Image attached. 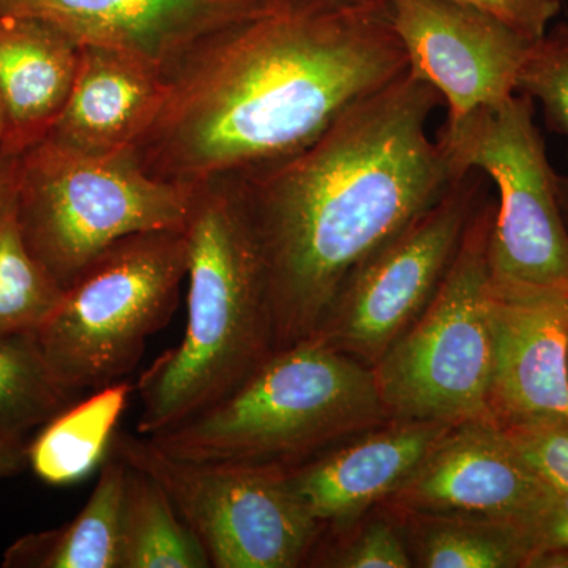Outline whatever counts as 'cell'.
<instances>
[{
    "instance_id": "1",
    "label": "cell",
    "mask_w": 568,
    "mask_h": 568,
    "mask_svg": "<svg viewBox=\"0 0 568 568\" xmlns=\"http://www.w3.org/2000/svg\"><path fill=\"white\" fill-rule=\"evenodd\" d=\"M405 73L387 0H275L163 74L162 104L133 151L153 179L186 189L241 178L304 151Z\"/></svg>"
},
{
    "instance_id": "2",
    "label": "cell",
    "mask_w": 568,
    "mask_h": 568,
    "mask_svg": "<svg viewBox=\"0 0 568 568\" xmlns=\"http://www.w3.org/2000/svg\"><path fill=\"white\" fill-rule=\"evenodd\" d=\"M443 103L407 71L304 151L235 178L263 254L275 349L315 334L347 276L458 179L428 136Z\"/></svg>"
},
{
    "instance_id": "3",
    "label": "cell",
    "mask_w": 568,
    "mask_h": 568,
    "mask_svg": "<svg viewBox=\"0 0 568 568\" xmlns=\"http://www.w3.org/2000/svg\"><path fill=\"white\" fill-rule=\"evenodd\" d=\"M189 189L185 332L138 381L142 436L219 402L275 351L263 254L237 179Z\"/></svg>"
},
{
    "instance_id": "4",
    "label": "cell",
    "mask_w": 568,
    "mask_h": 568,
    "mask_svg": "<svg viewBox=\"0 0 568 568\" xmlns=\"http://www.w3.org/2000/svg\"><path fill=\"white\" fill-rule=\"evenodd\" d=\"M386 420L375 369L306 338L275 349L219 402L148 437L175 458L286 467Z\"/></svg>"
},
{
    "instance_id": "5",
    "label": "cell",
    "mask_w": 568,
    "mask_h": 568,
    "mask_svg": "<svg viewBox=\"0 0 568 568\" xmlns=\"http://www.w3.org/2000/svg\"><path fill=\"white\" fill-rule=\"evenodd\" d=\"M190 189L156 181L133 148L82 152L43 136L22 151L14 213L29 252L63 291L130 235L183 231Z\"/></svg>"
},
{
    "instance_id": "6",
    "label": "cell",
    "mask_w": 568,
    "mask_h": 568,
    "mask_svg": "<svg viewBox=\"0 0 568 568\" xmlns=\"http://www.w3.org/2000/svg\"><path fill=\"white\" fill-rule=\"evenodd\" d=\"M496 200L485 197L429 304L375 369L392 420H491L495 365L488 245Z\"/></svg>"
},
{
    "instance_id": "7",
    "label": "cell",
    "mask_w": 568,
    "mask_h": 568,
    "mask_svg": "<svg viewBox=\"0 0 568 568\" xmlns=\"http://www.w3.org/2000/svg\"><path fill=\"white\" fill-rule=\"evenodd\" d=\"M186 267L175 230L130 235L89 265L33 334L59 383L80 396L129 376L173 316Z\"/></svg>"
},
{
    "instance_id": "8",
    "label": "cell",
    "mask_w": 568,
    "mask_h": 568,
    "mask_svg": "<svg viewBox=\"0 0 568 568\" xmlns=\"http://www.w3.org/2000/svg\"><path fill=\"white\" fill-rule=\"evenodd\" d=\"M521 93L447 121L437 140L455 174L481 171L495 182L496 215L488 263L500 290L568 295V234L558 201V174Z\"/></svg>"
},
{
    "instance_id": "9",
    "label": "cell",
    "mask_w": 568,
    "mask_h": 568,
    "mask_svg": "<svg viewBox=\"0 0 568 568\" xmlns=\"http://www.w3.org/2000/svg\"><path fill=\"white\" fill-rule=\"evenodd\" d=\"M110 450L151 476L173 500L215 568H295L323 523L291 485L286 467L175 458L151 437L118 433Z\"/></svg>"
},
{
    "instance_id": "10",
    "label": "cell",
    "mask_w": 568,
    "mask_h": 568,
    "mask_svg": "<svg viewBox=\"0 0 568 568\" xmlns=\"http://www.w3.org/2000/svg\"><path fill=\"white\" fill-rule=\"evenodd\" d=\"M488 178L473 170L388 239L339 287L334 304L310 338L368 366L409 327L436 294L478 205Z\"/></svg>"
},
{
    "instance_id": "11",
    "label": "cell",
    "mask_w": 568,
    "mask_h": 568,
    "mask_svg": "<svg viewBox=\"0 0 568 568\" xmlns=\"http://www.w3.org/2000/svg\"><path fill=\"white\" fill-rule=\"evenodd\" d=\"M387 6L407 71L443 95L447 121L517 93L534 41L458 0H387Z\"/></svg>"
},
{
    "instance_id": "12",
    "label": "cell",
    "mask_w": 568,
    "mask_h": 568,
    "mask_svg": "<svg viewBox=\"0 0 568 568\" xmlns=\"http://www.w3.org/2000/svg\"><path fill=\"white\" fill-rule=\"evenodd\" d=\"M549 491L495 422L470 420L452 426L390 499L409 515H463L521 526Z\"/></svg>"
},
{
    "instance_id": "13",
    "label": "cell",
    "mask_w": 568,
    "mask_h": 568,
    "mask_svg": "<svg viewBox=\"0 0 568 568\" xmlns=\"http://www.w3.org/2000/svg\"><path fill=\"white\" fill-rule=\"evenodd\" d=\"M275 0H0V18H33L78 44L111 48L166 73L197 41Z\"/></svg>"
},
{
    "instance_id": "14",
    "label": "cell",
    "mask_w": 568,
    "mask_h": 568,
    "mask_svg": "<svg viewBox=\"0 0 568 568\" xmlns=\"http://www.w3.org/2000/svg\"><path fill=\"white\" fill-rule=\"evenodd\" d=\"M491 325V422H568V295L500 290L493 283Z\"/></svg>"
},
{
    "instance_id": "15",
    "label": "cell",
    "mask_w": 568,
    "mask_h": 568,
    "mask_svg": "<svg viewBox=\"0 0 568 568\" xmlns=\"http://www.w3.org/2000/svg\"><path fill=\"white\" fill-rule=\"evenodd\" d=\"M452 426L394 420L316 462L286 467L287 477L317 521L345 525L379 500L390 499Z\"/></svg>"
},
{
    "instance_id": "16",
    "label": "cell",
    "mask_w": 568,
    "mask_h": 568,
    "mask_svg": "<svg viewBox=\"0 0 568 568\" xmlns=\"http://www.w3.org/2000/svg\"><path fill=\"white\" fill-rule=\"evenodd\" d=\"M164 93L162 71L126 52L81 44L69 100L44 136L82 152L133 148Z\"/></svg>"
},
{
    "instance_id": "17",
    "label": "cell",
    "mask_w": 568,
    "mask_h": 568,
    "mask_svg": "<svg viewBox=\"0 0 568 568\" xmlns=\"http://www.w3.org/2000/svg\"><path fill=\"white\" fill-rule=\"evenodd\" d=\"M80 44L48 22L0 18V95L7 112L2 144L24 151L58 121L77 74Z\"/></svg>"
},
{
    "instance_id": "18",
    "label": "cell",
    "mask_w": 568,
    "mask_h": 568,
    "mask_svg": "<svg viewBox=\"0 0 568 568\" xmlns=\"http://www.w3.org/2000/svg\"><path fill=\"white\" fill-rule=\"evenodd\" d=\"M129 465L108 452L92 495L62 528L18 538L3 555L6 568H121L123 504Z\"/></svg>"
},
{
    "instance_id": "19",
    "label": "cell",
    "mask_w": 568,
    "mask_h": 568,
    "mask_svg": "<svg viewBox=\"0 0 568 568\" xmlns=\"http://www.w3.org/2000/svg\"><path fill=\"white\" fill-rule=\"evenodd\" d=\"M134 387L126 381L92 392L47 425L28 446V465L52 487L80 481L110 452L115 426L129 406Z\"/></svg>"
},
{
    "instance_id": "20",
    "label": "cell",
    "mask_w": 568,
    "mask_h": 568,
    "mask_svg": "<svg viewBox=\"0 0 568 568\" xmlns=\"http://www.w3.org/2000/svg\"><path fill=\"white\" fill-rule=\"evenodd\" d=\"M200 538L151 476L129 465L121 568H209Z\"/></svg>"
},
{
    "instance_id": "21",
    "label": "cell",
    "mask_w": 568,
    "mask_h": 568,
    "mask_svg": "<svg viewBox=\"0 0 568 568\" xmlns=\"http://www.w3.org/2000/svg\"><path fill=\"white\" fill-rule=\"evenodd\" d=\"M414 566L526 568L532 556L525 529L507 519L463 515H410Z\"/></svg>"
},
{
    "instance_id": "22",
    "label": "cell",
    "mask_w": 568,
    "mask_h": 568,
    "mask_svg": "<svg viewBox=\"0 0 568 568\" xmlns=\"http://www.w3.org/2000/svg\"><path fill=\"white\" fill-rule=\"evenodd\" d=\"M33 334L0 335V429L24 437L77 402Z\"/></svg>"
},
{
    "instance_id": "23",
    "label": "cell",
    "mask_w": 568,
    "mask_h": 568,
    "mask_svg": "<svg viewBox=\"0 0 568 568\" xmlns=\"http://www.w3.org/2000/svg\"><path fill=\"white\" fill-rule=\"evenodd\" d=\"M62 295V287L22 241L13 192L0 212V335L36 334Z\"/></svg>"
},
{
    "instance_id": "24",
    "label": "cell",
    "mask_w": 568,
    "mask_h": 568,
    "mask_svg": "<svg viewBox=\"0 0 568 568\" xmlns=\"http://www.w3.org/2000/svg\"><path fill=\"white\" fill-rule=\"evenodd\" d=\"M517 93L538 104L549 132L568 140V24L552 26L530 44L517 80Z\"/></svg>"
},
{
    "instance_id": "25",
    "label": "cell",
    "mask_w": 568,
    "mask_h": 568,
    "mask_svg": "<svg viewBox=\"0 0 568 568\" xmlns=\"http://www.w3.org/2000/svg\"><path fill=\"white\" fill-rule=\"evenodd\" d=\"M499 428L545 487L568 495V422L540 418Z\"/></svg>"
},
{
    "instance_id": "26",
    "label": "cell",
    "mask_w": 568,
    "mask_h": 568,
    "mask_svg": "<svg viewBox=\"0 0 568 568\" xmlns=\"http://www.w3.org/2000/svg\"><path fill=\"white\" fill-rule=\"evenodd\" d=\"M324 567L336 568H410V549L390 523L373 521L354 540L323 559Z\"/></svg>"
},
{
    "instance_id": "27",
    "label": "cell",
    "mask_w": 568,
    "mask_h": 568,
    "mask_svg": "<svg viewBox=\"0 0 568 568\" xmlns=\"http://www.w3.org/2000/svg\"><path fill=\"white\" fill-rule=\"evenodd\" d=\"M458 2L491 14L529 41L541 39L562 9V0H458Z\"/></svg>"
},
{
    "instance_id": "28",
    "label": "cell",
    "mask_w": 568,
    "mask_h": 568,
    "mask_svg": "<svg viewBox=\"0 0 568 568\" xmlns=\"http://www.w3.org/2000/svg\"><path fill=\"white\" fill-rule=\"evenodd\" d=\"M521 528L525 529L534 552L545 549L568 551V495L549 491L544 506L528 521L523 523Z\"/></svg>"
},
{
    "instance_id": "29",
    "label": "cell",
    "mask_w": 568,
    "mask_h": 568,
    "mask_svg": "<svg viewBox=\"0 0 568 568\" xmlns=\"http://www.w3.org/2000/svg\"><path fill=\"white\" fill-rule=\"evenodd\" d=\"M28 446L24 437L0 429V481L17 476L29 466Z\"/></svg>"
},
{
    "instance_id": "30",
    "label": "cell",
    "mask_w": 568,
    "mask_h": 568,
    "mask_svg": "<svg viewBox=\"0 0 568 568\" xmlns=\"http://www.w3.org/2000/svg\"><path fill=\"white\" fill-rule=\"evenodd\" d=\"M21 153L17 149L0 145V212L14 192Z\"/></svg>"
},
{
    "instance_id": "31",
    "label": "cell",
    "mask_w": 568,
    "mask_h": 568,
    "mask_svg": "<svg viewBox=\"0 0 568 568\" xmlns=\"http://www.w3.org/2000/svg\"><path fill=\"white\" fill-rule=\"evenodd\" d=\"M558 201L560 215H562L564 224L568 234V174H558Z\"/></svg>"
},
{
    "instance_id": "32",
    "label": "cell",
    "mask_w": 568,
    "mask_h": 568,
    "mask_svg": "<svg viewBox=\"0 0 568 568\" xmlns=\"http://www.w3.org/2000/svg\"><path fill=\"white\" fill-rule=\"evenodd\" d=\"M7 134V112L3 106L2 95H0V144L6 140Z\"/></svg>"
}]
</instances>
